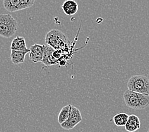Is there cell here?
<instances>
[{"mask_svg":"<svg viewBox=\"0 0 149 132\" xmlns=\"http://www.w3.org/2000/svg\"><path fill=\"white\" fill-rule=\"evenodd\" d=\"M45 42L55 50L63 51L69 46V40L62 32L58 29H53L46 34Z\"/></svg>","mask_w":149,"mask_h":132,"instance_id":"7a4b0ae2","label":"cell"},{"mask_svg":"<svg viewBox=\"0 0 149 132\" xmlns=\"http://www.w3.org/2000/svg\"><path fill=\"white\" fill-rule=\"evenodd\" d=\"M29 59L34 63L41 62L44 53V45L35 44L31 46L29 48Z\"/></svg>","mask_w":149,"mask_h":132,"instance_id":"8992f818","label":"cell"},{"mask_svg":"<svg viewBox=\"0 0 149 132\" xmlns=\"http://www.w3.org/2000/svg\"><path fill=\"white\" fill-rule=\"evenodd\" d=\"M128 90L149 95V79L145 76H131L127 83Z\"/></svg>","mask_w":149,"mask_h":132,"instance_id":"277c9868","label":"cell"},{"mask_svg":"<svg viewBox=\"0 0 149 132\" xmlns=\"http://www.w3.org/2000/svg\"><path fill=\"white\" fill-rule=\"evenodd\" d=\"M128 115H127L126 113H119L113 116V121L117 126L123 127L126 125L127 121L128 119Z\"/></svg>","mask_w":149,"mask_h":132,"instance_id":"4fadbf2b","label":"cell"},{"mask_svg":"<svg viewBox=\"0 0 149 132\" xmlns=\"http://www.w3.org/2000/svg\"><path fill=\"white\" fill-rule=\"evenodd\" d=\"M83 121V117L81 116V112L79 109L76 108L75 106L71 105L70 107V115L65 122L60 124L63 129L66 130H72L80 123Z\"/></svg>","mask_w":149,"mask_h":132,"instance_id":"5b68a950","label":"cell"},{"mask_svg":"<svg viewBox=\"0 0 149 132\" xmlns=\"http://www.w3.org/2000/svg\"><path fill=\"white\" fill-rule=\"evenodd\" d=\"M30 52V50L29 49L26 51H17V50H11L10 53V57L12 59V62L15 65L22 64L25 61V57L27 53Z\"/></svg>","mask_w":149,"mask_h":132,"instance_id":"8fae6325","label":"cell"},{"mask_svg":"<svg viewBox=\"0 0 149 132\" xmlns=\"http://www.w3.org/2000/svg\"><path fill=\"white\" fill-rule=\"evenodd\" d=\"M22 10L26 9L33 6L35 3V0H20Z\"/></svg>","mask_w":149,"mask_h":132,"instance_id":"9a60e30c","label":"cell"},{"mask_svg":"<svg viewBox=\"0 0 149 132\" xmlns=\"http://www.w3.org/2000/svg\"><path fill=\"white\" fill-rule=\"evenodd\" d=\"M63 12L67 15H74L77 11L79 6L77 3L74 0H66L62 5Z\"/></svg>","mask_w":149,"mask_h":132,"instance_id":"9c48e42d","label":"cell"},{"mask_svg":"<svg viewBox=\"0 0 149 132\" xmlns=\"http://www.w3.org/2000/svg\"><path fill=\"white\" fill-rule=\"evenodd\" d=\"M147 132H149V129L148 130V131H147Z\"/></svg>","mask_w":149,"mask_h":132,"instance_id":"2e32d148","label":"cell"},{"mask_svg":"<svg viewBox=\"0 0 149 132\" xmlns=\"http://www.w3.org/2000/svg\"><path fill=\"white\" fill-rule=\"evenodd\" d=\"M126 105L134 110H142L149 105V95L131 91L127 89L123 94Z\"/></svg>","mask_w":149,"mask_h":132,"instance_id":"6da1fadb","label":"cell"},{"mask_svg":"<svg viewBox=\"0 0 149 132\" xmlns=\"http://www.w3.org/2000/svg\"><path fill=\"white\" fill-rule=\"evenodd\" d=\"M10 49L11 50L17 51H26L29 50L27 48L25 38L20 36H17L12 40Z\"/></svg>","mask_w":149,"mask_h":132,"instance_id":"30bf717a","label":"cell"},{"mask_svg":"<svg viewBox=\"0 0 149 132\" xmlns=\"http://www.w3.org/2000/svg\"><path fill=\"white\" fill-rule=\"evenodd\" d=\"M140 120L136 115H131L129 116L128 119L127 121L125 126V130L128 132H135L140 128Z\"/></svg>","mask_w":149,"mask_h":132,"instance_id":"ba28073f","label":"cell"},{"mask_svg":"<svg viewBox=\"0 0 149 132\" xmlns=\"http://www.w3.org/2000/svg\"><path fill=\"white\" fill-rule=\"evenodd\" d=\"M70 107H71V105L69 104L64 106L61 110H60L58 116V122L60 124H61L63 122H65V121L68 119V117L70 115Z\"/></svg>","mask_w":149,"mask_h":132,"instance_id":"5bb4252c","label":"cell"},{"mask_svg":"<svg viewBox=\"0 0 149 132\" xmlns=\"http://www.w3.org/2000/svg\"><path fill=\"white\" fill-rule=\"evenodd\" d=\"M4 8L10 12L22 10L20 0H3Z\"/></svg>","mask_w":149,"mask_h":132,"instance_id":"7c38bea8","label":"cell"},{"mask_svg":"<svg viewBox=\"0 0 149 132\" xmlns=\"http://www.w3.org/2000/svg\"><path fill=\"white\" fill-rule=\"evenodd\" d=\"M55 50L48 45H44V53L42 57V63L45 64L46 66H50L55 65L58 63L56 60L54 56V52Z\"/></svg>","mask_w":149,"mask_h":132,"instance_id":"52a82bcc","label":"cell"},{"mask_svg":"<svg viewBox=\"0 0 149 132\" xmlns=\"http://www.w3.org/2000/svg\"><path fill=\"white\" fill-rule=\"evenodd\" d=\"M17 22L10 14H0V36L10 38L16 33Z\"/></svg>","mask_w":149,"mask_h":132,"instance_id":"3957f363","label":"cell"}]
</instances>
